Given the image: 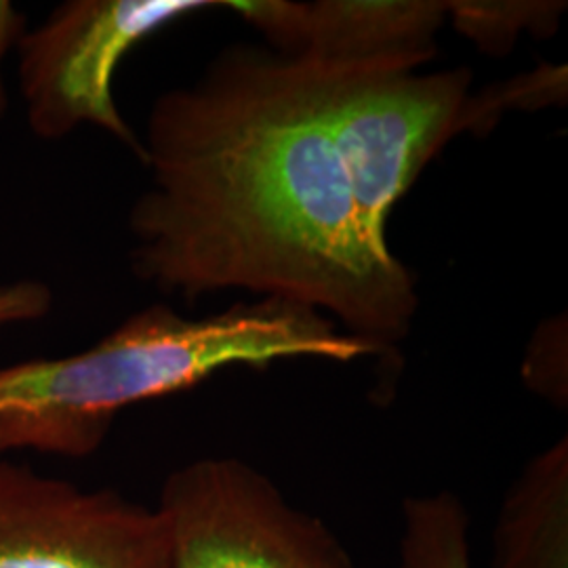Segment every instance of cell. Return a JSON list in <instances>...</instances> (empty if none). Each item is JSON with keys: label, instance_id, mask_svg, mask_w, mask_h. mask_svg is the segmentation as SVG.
<instances>
[{"label": "cell", "instance_id": "6da1fadb", "mask_svg": "<svg viewBox=\"0 0 568 568\" xmlns=\"http://www.w3.org/2000/svg\"><path fill=\"white\" fill-rule=\"evenodd\" d=\"M150 185L131 206V267L187 304L241 288L307 305L389 356L415 278L366 241L331 129L328 70L230 44L152 103Z\"/></svg>", "mask_w": 568, "mask_h": 568}, {"label": "cell", "instance_id": "7a4b0ae2", "mask_svg": "<svg viewBox=\"0 0 568 568\" xmlns=\"http://www.w3.org/2000/svg\"><path fill=\"white\" fill-rule=\"evenodd\" d=\"M371 356L382 352L323 312L286 300L234 304L206 318L150 305L79 354L0 365V457H89L124 408L185 392L227 366Z\"/></svg>", "mask_w": 568, "mask_h": 568}, {"label": "cell", "instance_id": "3957f363", "mask_svg": "<svg viewBox=\"0 0 568 568\" xmlns=\"http://www.w3.org/2000/svg\"><path fill=\"white\" fill-rule=\"evenodd\" d=\"M323 65L331 129L358 224L366 241L387 253L392 209L453 138L471 131V72Z\"/></svg>", "mask_w": 568, "mask_h": 568}, {"label": "cell", "instance_id": "277c9868", "mask_svg": "<svg viewBox=\"0 0 568 568\" xmlns=\"http://www.w3.org/2000/svg\"><path fill=\"white\" fill-rule=\"evenodd\" d=\"M211 0H65L21 37L20 87L30 131L63 140L84 124L126 145L140 161L142 138L114 100V77L140 42L187 16L222 7Z\"/></svg>", "mask_w": 568, "mask_h": 568}, {"label": "cell", "instance_id": "5b68a950", "mask_svg": "<svg viewBox=\"0 0 568 568\" xmlns=\"http://www.w3.org/2000/svg\"><path fill=\"white\" fill-rule=\"evenodd\" d=\"M156 509L171 568H358L323 518L291 504L243 459L206 457L173 469Z\"/></svg>", "mask_w": 568, "mask_h": 568}, {"label": "cell", "instance_id": "8992f818", "mask_svg": "<svg viewBox=\"0 0 568 568\" xmlns=\"http://www.w3.org/2000/svg\"><path fill=\"white\" fill-rule=\"evenodd\" d=\"M0 568H171L156 508L0 457Z\"/></svg>", "mask_w": 568, "mask_h": 568}, {"label": "cell", "instance_id": "52a82bcc", "mask_svg": "<svg viewBox=\"0 0 568 568\" xmlns=\"http://www.w3.org/2000/svg\"><path fill=\"white\" fill-rule=\"evenodd\" d=\"M283 55L328 65H403L417 70L436 53L448 18L440 0H248L225 2Z\"/></svg>", "mask_w": 568, "mask_h": 568}, {"label": "cell", "instance_id": "ba28073f", "mask_svg": "<svg viewBox=\"0 0 568 568\" xmlns=\"http://www.w3.org/2000/svg\"><path fill=\"white\" fill-rule=\"evenodd\" d=\"M490 568H568V443L535 455L508 488L493 527Z\"/></svg>", "mask_w": 568, "mask_h": 568}, {"label": "cell", "instance_id": "9c48e42d", "mask_svg": "<svg viewBox=\"0 0 568 568\" xmlns=\"http://www.w3.org/2000/svg\"><path fill=\"white\" fill-rule=\"evenodd\" d=\"M398 554V568H474L464 501L448 490L406 497Z\"/></svg>", "mask_w": 568, "mask_h": 568}, {"label": "cell", "instance_id": "30bf717a", "mask_svg": "<svg viewBox=\"0 0 568 568\" xmlns=\"http://www.w3.org/2000/svg\"><path fill=\"white\" fill-rule=\"evenodd\" d=\"M567 2L548 0H457L448 18L462 34L490 55H506L520 32L549 37L558 30Z\"/></svg>", "mask_w": 568, "mask_h": 568}, {"label": "cell", "instance_id": "8fae6325", "mask_svg": "<svg viewBox=\"0 0 568 568\" xmlns=\"http://www.w3.org/2000/svg\"><path fill=\"white\" fill-rule=\"evenodd\" d=\"M567 103V65L541 63L537 70L474 93L478 133L493 129L508 110H541Z\"/></svg>", "mask_w": 568, "mask_h": 568}, {"label": "cell", "instance_id": "7c38bea8", "mask_svg": "<svg viewBox=\"0 0 568 568\" xmlns=\"http://www.w3.org/2000/svg\"><path fill=\"white\" fill-rule=\"evenodd\" d=\"M567 314L551 316L527 345L523 379L535 394L558 408L568 403Z\"/></svg>", "mask_w": 568, "mask_h": 568}, {"label": "cell", "instance_id": "4fadbf2b", "mask_svg": "<svg viewBox=\"0 0 568 568\" xmlns=\"http://www.w3.org/2000/svg\"><path fill=\"white\" fill-rule=\"evenodd\" d=\"M53 310V291L37 278L0 284V331L37 323Z\"/></svg>", "mask_w": 568, "mask_h": 568}, {"label": "cell", "instance_id": "5bb4252c", "mask_svg": "<svg viewBox=\"0 0 568 568\" xmlns=\"http://www.w3.org/2000/svg\"><path fill=\"white\" fill-rule=\"evenodd\" d=\"M28 30L26 13L9 0H0V119L9 110V91L4 82V61L18 49L21 37Z\"/></svg>", "mask_w": 568, "mask_h": 568}]
</instances>
